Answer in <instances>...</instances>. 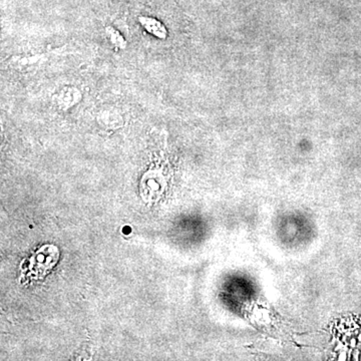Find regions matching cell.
Returning <instances> with one entry per match:
<instances>
[{
	"label": "cell",
	"instance_id": "cell-1",
	"mask_svg": "<svg viewBox=\"0 0 361 361\" xmlns=\"http://www.w3.org/2000/svg\"><path fill=\"white\" fill-rule=\"evenodd\" d=\"M140 21L145 25L148 32L154 33V35H158V37H164V33H166V30L158 20H153V18H140Z\"/></svg>",
	"mask_w": 361,
	"mask_h": 361
}]
</instances>
